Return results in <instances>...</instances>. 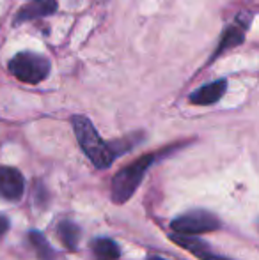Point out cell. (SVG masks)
Instances as JSON below:
<instances>
[{"instance_id":"1","label":"cell","mask_w":259,"mask_h":260,"mask_svg":"<svg viewBox=\"0 0 259 260\" xmlns=\"http://www.w3.org/2000/svg\"><path fill=\"white\" fill-rule=\"evenodd\" d=\"M71 124H73V129H75L76 140H78L80 147L85 152V156L94 163V167L96 168L110 167L116 154L110 145L101 140V137L98 135L93 122L83 115H75L71 119Z\"/></svg>"},{"instance_id":"2","label":"cell","mask_w":259,"mask_h":260,"mask_svg":"<svg viewBox=\"0 0 259 260\" xmlns=\"http://www.w3.org/2000/svg\"><path fill=\"white\" fill-rule=\"evenodd\" d=\"M153 163V154L142 156L137 161H133L128 167L119 170L116 177L112 179V202L116 204H125L126 200L131 199L135 191H137L138 184L144 179L148 168Z\"/></svg>"},{"instance_id":"3","label":"cell","mask_w":259,"mask_h":260,"mask_svg":"<svg viewBox=\"0 0 259 260\" xmlns=\"http://www.w3.org/2000/svg\"><path fill=\"white\" fill-rule=\"evenodd\" d=\"M9 71L25 83H39L50 75V62L39 53L21 52L9 60Z\"/></svg>"},{"instance_id":"4","label":"cell","mask_w":259,"mask_h":260,"mask_svg":"<svg viewBox=\"0 0 259 260\" xmlns=\"http://www.w3.org/2000/svg\"><path fill=\"white\" fill-rule=\"evenodd\" d=\"M218 226H220L218 218L208 211H190L170 223V229L178 236H188V237L194 236V234L213 232Z\"/></svg>"},{"instance_id":"5","label":"cell","mask_w":259,"mask_h":260,"mask_svg":"<svg viewBox=\"0 0 259 260\" xmlns=\"http://www.w3.org/2000/svg\"><path fill=\"white\" fill-rule=\"evenodd\" d=\"M25 179L20 170L11 167H0V199L18 202L23 197Z\"/></svg>"},{"instance_id":"6","label":"cell","mask_w":259,"mask_h":260,"mask_svg":"<svg viewBox=\"0 0 259 260\" xmlns=\"http://www.w3.org/2000/svg\"><path fill=\"white\" fill-rule=\"evenodd\" d=\"M225 89H227V82L225 80H217V82H211L208 85L194 90L188 96V100L194 105H213L224 96Z\"/></svg>"},{"instance_id":"7","label":"cell","mask_w":259,"mask_h":260,"mask_svg":"<svg viewBox=\"0 0 259 260\" xmlns=\"http://www.w3.org/2000/svg\"><path fill=\"white\" fill-rule=\"evenodd\" d=\"M57 9L55 0H32L28 6L21 7L16 14V23H23L28 20H36V18L50 16Z\"/></svg>"},{"instance_id":"8","label":"cell","mask_w":259,"mask_h":260,"mask_svg":"<svg viewBox=\"0 0 259 260\" xmlns=\"http://www.w3.org/2000/svg\"><path fill=\"white\" fill-rule=\"evenodd\" d=\"M172 241L178 243L181 248L185 250L192 251L195 257H199L200 260H231V258H225L220 257V255H215L210 251V248L206 246V243H200L199 239H194V237H188V236H172Z\"/></svg>"},{"instance_id":"9","label":"cell","mask_w":259,"mask_h":260,"mask_svg":"<svg viewBox=\"0 0 259 260\" xmlns=\"http://www.w3.org/2000/svg\"><path fill=\"white\" fill-rule=\"evenodd\" d=\"M93 253L96 260H118L121 257L119 246L108 237H100L93 243Z\"/></svg>"},{"instance_id":"10","label":"cell","mask_w":259,"mask_h":260,"mask_svg":"<svg viewBox=\"0 0 259 260\" xmlns=\"http://www.w3.org/2000/svg\"><path fill=\"white\" fill-rule=\"evenodd\" d=\"M59 237L68 250H76L80 241V229L73 221H63L59 225Z\"/></svg>"},{"instance_id":"11","label":"cell","mask_w":259,"mask_h":260,"mask_svg":"<svg viewBox=\"0 0 259 260\" xmlns=\"http://www.w3.org/2000/svg\"><path fill=\"white\" fill-rule=\"evenodd\" d=\"M28 241H31L32 248L36 250V255L39 257V260H53L55 258V253H53V250L48 244V241L45 239V236H41L39 232L32 230V232L28 234Z\"/></svg>"},{"instance_id":"12","label":"cell","mask_w":259,"mask_h":260,"mask_svg":"<svg viewBox=\"0 0 259 260\" xmlns=\"http://www.w3.org/2000/svg\"><path fill=\"white\" fill-rule=\"evenodd\" d=\"M243 38H245V36H243V25L242 27H229L227 30L224 32V36H222L220 46L215 50L213 58L217 57V55H220L225 48H233V46H236V45H242Z\"/></svg>"},{"instance_id":"13","label":"cell","mask_w":259,"mask_h":260,"mask_svg":"<svg viewBox=\"0 0 259 260\" xmlns=\"http://www.w3.org/2000/svg\"><path fill=\"white\" fill-rule=\"evenodd\" d=\"M9 230V218L4 214H0V237L6 236V232Z\"/></svg>"},{"instance_id":"14","label":"cell","mask_w":259,"mask_h":260,"mask_svg":"<svg viewBox=\"0 0 259 260\" xmlns=\"http://www.w3.org/2000/svg\"><path fill=\"white\" fill-rule=\"evenodd\" d=\"M149 260H165V258H160V257H151Z\"/></svg>"}]
</instances>
